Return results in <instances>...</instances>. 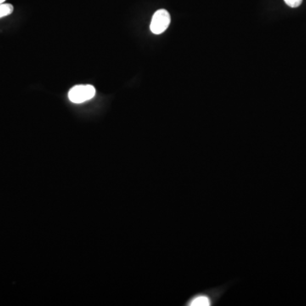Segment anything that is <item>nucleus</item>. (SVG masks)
Wrapping results in <instances>:
<instances>
[{
    "instance_id": "20e7f679",
    "label": "nucleus",
    "mask_w": 306,
    "mask_h": 306,
    "mask_svg": "<svg viewBox=\"0 0 306 306\" xmlns=\"http://www.w3.org/2000/svg\"><path fill=\"white\" fill-rule=\"evenodd\" d=\"M14 11V7L11 4H0V19L8 17Z\"/></svg>"
},
{
    "instance_id": "f257e3e1",
    "label": "nucleus",
    "mask_w": 306,
    "mask_h": 306,
    "mask_svg": "<svg viewBox=\"0 0 306 306\" xmlns=\"http://www.w3.org/2000/svg\"><path fill=\"white\" fill-rule=\"evenodd\" d=\"M96 88L93 85H76L72 88L68 92V98L73 103L81 104L85 101H90L96 96Z\"/></svg>"
},
{
    "instance_id": "39448f33",
    "label": "nucleus",
    "mask_w": 306,
    "mask_h": 306,
    "mask_svg": "<svg viewBox=\"0 0 306 306\" xmlns=\"http://www.w3.org/2000/svg\"><path fill=\"white\" fill-rule=\"evenodd\" d=\"M284 2L286 3V6H289L291 8H297L301 6L303 0H284Z\"/></svg>"
},
{
    "instance_id": "423d86ee",
    "label": "nucleus",
    "mask_w": 306,
    "mask_h": 306,
    "mask_svg": "<svg viewBox=\"0 0 306 306\" xmlns=\"http://www.w3.org/2000/svg\"><path fill=\"white\" fill-rule=\"evenodd\" d=\"M5 1H6V0H0V4H4Z\"/></svg>"
},
{
    "instance_id": "f03ea898",
    "label": "nucleus",
    "mask_w": 306,
    "mask_h": 306,
    "mask_svg": "<svg viewBox=\"0 0 306 306\" xmlns=\"http://www.w3.org/2000/svg\"><path fill=\"white\" fill-rule=\"evenodd\" d=\"M170 22H171V17H170L169 12L164 9H161L155 12L153 15L152 23L150 25V29L152 34H157V35L163 34L169 28Z\"/></svg>"
},
{
    "instance_id": "7ed1b4c3",
    "label": "nucleus",
    "mask_w": 306,
    "mask_h": 306,
    "mask_svg": "<svg viewBox=\"0 0 306 306\" xmlns=\"http://www.w3.org/2000/svg\"><path fill=\"white\" fill-rule=\"evenodd\" d=\"M212 300L207 295H197L191 298L189 305L191 306H208L211 305Z\"/></svg>"
}]
</instances>
